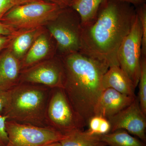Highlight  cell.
Returning <instances> with one entry per match:
<instances>
[{
	"label": "cell",
	"instance_id": "obj_1",
	"mask_svg": "<svg viewBox=\"0 0 146 146\" xmlns=\"http://www.w3.org/2000/svg\"><path fill=\"white\" fill-rule=\"evenodd\" d=\"M136 16L135 7L119 0H104L96 19L82 28L80 52L107 64L118 65L117 54Z\"/></svg>",
	"mask_w": 146,
	"mask_h": 146
},
{
	"label": "cell",
	"instance_id": "obj_2",
	"mask_svg": "<svg viewBox=\"0 0 146 146\" xmlns=\"http://www.w3.org/2000/svg\"><path fill=\"white\" fill-rule=\"evenodd\" d=\"M65 72L63 90L80 117L88 124L102 93L103 77L109 67L80 52L60 57Z\"/></svg>",
	"mask_w": 146,
	"mask_h": 146
},
{
	"label": "cell",
	"instance_id": "obj_3",
	"mask_svg": "<svg viewBox=\"0 0 146 146\" xmlns=\"http://www.w3.org/2000/svg\"><path fill=\"white\" fill-rule=\"evenodd\" d=\"M52 89L39 84H18L6 91L3 115L16 122L48 127L46 113Z\"/></svg>",
	"mask_w": 146,
	"mask_h": 146
},
{
	"label": "cell",
	"instance_id": "obj_4",
	"mask_svg": "<svg viewBox=\"0 0 146 146\" xmlns=\"http://www.w3.org/2000/svg\"><path fill=\"white\" fill-rule=\"evenodd\" d=\"M47 31L56 44L59 57L80 52L81 47V20L72 7L63 9L46 25Z\"/></svg>",
	"mask_w": 146,
	"mask_h": 146
},
{
	"label": "cell",
	"instance_id": "obj_5",
	"mask_svg": "<svg viewBox=\"0 0 146 146\" xmlns=\"http://www.w3.org/2000/svg\"><path fill=\"white\" fill-rule=\"evenodd\" d=\"M63 9L42 0L16 5L6 13L0 22L17 30L46 26L58 15Z\"/></svg>",
	"mask_w": 146,
	"mask_h": 146
},
{
	"label": "cell",
	"instance_id": "obj_6",
	"mask_svg": "<svg viewBox=\"0 0 146 146\" xmlns=\"http://www.w3.org/2000/svg\"><path fill=\"white\" fill-rule=\"evenodd\" d=\"M47 126L65 134L76 129L83 130L86 125L73 108L61 88L52 89L46 111Z\"/></svg>",
	"mask_w": 146,
	"mask_h": 146
},
{
	"label": "cell",
	"instance_id": "obj_7",
	"mask_svg": "<svg viewBox=\"0 0 146 146\" xmlns=\"http://www.w3.org/2000/svg\"><path fill=\"white\" fill-rule=\"evenodd\" d=\"M8 142L6 146H43L60 141L65 134L49 127H39L7 120Z\"/></svg>",
	"mask_w": 146,
	"mask_h": 146
},
{
	"label": "cell",
	"instance_id": "obj_8",
	"mask_svg": "<svg viewBox=\"0 0 146 146\" xmlns=\"http://www.w3.org/2000/svg\"><path fill=\"white\" fill-rule=\"evenodd\" d=\"M142 40V27L136 14L131 29L123 40L117 54L119 66L136 87L141 71Z\"/></svg>",
	"mask_w": 146,
	"mask_h": 146
},
{
	"label": "cell",
	"instance_id": "obj_9",
	"mask_svg": "<svg viewBox=\"0 0 146 146\" xmlns=\"http://www.w3.org/2000/svg\"><path fill=\"white\" fill-rule=\"evenodd\" d=\"M65 72L60 57L43 60L21 71L19 83H30L50 89H63Z\"/></svg>",
	"mask_w": 146,
	"mask_h": 146
},
{
	"label": "cell",
	"instance_id": "obj_10",
	"mask_svg": "<svg viewBox=\"0 0 146 146\" xmlns=\"http://www.w3.org/2000/svg\"><path fill=\"white\" fill-rule=\"evenodd\" d=\"M108 119L111 124L110 132L123 129L145 142L146 115L141 110L137 97L127 107Z\"/></svg>",
	"mask_w": 146,
	"mask_h": 146
},
{
	"label": "cell",
	"instance_id": "obj_11",
	"mask_svg": "<svg viewBox=\"0 0 146 146\" xmlns=\"http://www.w3.org/2000/svg\"><path fill=\"white\" fill-rule=\"evenodd\" d=\"M136 97L126 96L111 88L104 89L97 104L95 115L109 119L127 107Z\"/></svg>",
	"mask_w": 146,
	"mask_h": 146
},
{
	"label": "cell",
	"instance_id": "obj_12",
	"mask_svg": "<svg viewBox=\"0 0 146 146\" xmlns=\"http://www.w3.org/2000/svg\"><path fill=\"white\" fill-rule=\"evenodd\" d=\"M21 62L9 48L0 52V91H7L19 83Z\"/></svg>",
	"mask_w": 146,
	"mask_h": 146
},
{
	"label": "cell",
	"instance_id": "obj_13",
	"mask_svg": "<svg viewBox=\"0 0 146 146\" xmlns=\"http://www.w3.org/2000/svg\"><path fill=\"white\" fill-rule=\"evenodd\" d=\"M52 36L46 31L35 41L23 60H21L22 71L43 61L47 56L56 52L55 42H52Z\"/></svg>",
	"mask_w": 146,
	"mask_h": 146
},
{
	"label": "cell",
	"instance_id": "obj_14",
	"mask_svg": "<svg viewBox=\"0 0 146 146\" xmlns=\"http://www.w3.org/2000/svg\"><path fill=\"white\" fill-rule=\"evenodd\" d=\"M102 86L104 90L114 89L121 94L135 98L136 87L119 66L110 67L103 77Z\"/></svg>",
	"mask_w": 146,
	"mask_h": 146
},
{
	"label": "cell",
	"instance_id": "obj_15",
	"mask_svg": "<svg viewBox=\"0 0 146 146\" xmlns=\"http://www.w3.org/2000/svg\"><path fill=\"white\" fill-rule=\"evenodd\" d=\"M46 31L44 27L22 30L13 39L9 48L13 54L21 61L36 38Z\"/></svg>",
	"mask_w": 146,
	"mask_h": 146
},
{
	"label": "cell",
	"instance_id": "obj_16",
	"mask_svg": "<svg viewBox=\"0 0 146 146\" xmlns=\"http://www.w3.org/2000/svg\"><path fill=\"white\" fill-rule=\"evenodd\" d=\"M104 0H73L70 7L79 15L82 28L89 25L96 19Z\"/></svg>",
	"mask_w": 146,
	"mask_h": 146
},
{
	"label": "cell",
	"instance_id": "obj_17",
	"mask_svg": "<svg viewBox=\"0 0 146 146\" xmlns=\"http://www.w3.org/2000/svg\"><path fill=\"white\" fill-rule=\"evenodd\" d=\"M65 135V138L60 141L63 146H98L102 143L101 136L91 135L87 131L76 129Z\"/></svg>",
	"mask_w": 146,
	"mask_h": 146
},
{
	"label": "cell",
	"instance_id": "obj_18",
	"mask_svg": "<svg viewBox=\"0 0 146 146\" xmlns=\"http://www.w3.org/2000/svg\"><path fill=\"white\" fill-rule=\"evenodd\" d=\"M101 140L107 146H146L144 142L123 129H118L101 136Z\"/></svg>",
	"mask_w": 146,
	"mask_h": 146
},
{
	"label": "cell",
	"instance_id": "obj_19",
	"mask_svg": "<svg viewBox=\"0 0 146 146\" xmlns=\"http://www.w3.org/2000/svg\"><path fill=\"white\" fill-rule=\"evenodd\" d=\"M139 92L137 97L142 111L146 115V57L141 56V71L139 82Z\"/></svg>",
	"mask_w": 146,
	"mask_h": 146
},
{
	"label": "cell",
	"instance_id": "obj_20",
	"mask_svg": "<svg viewBox=\"0 0 146 146\" xmlns=\"http://www.w3.org/2000/svg\"><path fill=\"white\" fill-rule=\"evenodd\" d=\"M136 13L141 23L142 31L141 56L146 57V4L135 7Z\"/></svg>",
	"mask_w": 146,
	"mask_h": 146
},
{
	"label": "cell",
	"instance_id": "obj_21",
	"mask_svg": "<svg viewBox=\"0 0 146 146\" xmlns=\"http://www.w3.org/2000/svg\"><path fill=\"white\" fill-rule=\"evenodd\" d=\"M104 117L100 115H94L89 120L87 125L89 129L87 132L91 135L99 136L100 130L101 127L102 121Z\"/></svg>",
	"mask_w": 146,
	"mask_h": 146
},
{
	"label": "cell",
	"instance_id": "obj_22",
	"mask_svg": "<svg viewBox=\"0 0 146 146\" xmlns=\"http://www.w3.org/2000/svg\"><path fill=\"white\" fill-rule=\"evenodd\" d=\"M7 118L5 116H0V146H6L8 142V136L6 129V122Z\"/></svg>",
	"mask_w": 146,
	"mask_h": 146
},
{
	"label": "cell",
	"instance_id": "obj_23",
	"mask_svg": "<svg viewBox=\"0 0 146 146\" xmlns=\"http://www.w3.org/2000/svg\"><path fill=\"white\" fill-rule=\"evenodd\" d=\"M16 5L15 0H0V20L6 13Z\"/></svg>",
	"mask_w": 146,
	"mask_h": 146
},
{
	"label": "cell",
	"instance_id": "obj_24",
	"mask_svg": "<svg viewBox=\"0 0 146 146\" xmlns=\"http://www.w3.org/2000/svg\"><path fill=\"white\" fill-rule=\"evenodd\" d=\"M18 34L11 35H0V52H1L3 50L8 48L10 46V44H11V42H12L13 39Z\"/></svg>",
	"mask_w": 146,
	"mask_h": 146
},
{
	"label": "cell",
	"instance_id": "obj_25",
	"mask_svg": "<svg viewBox=\"0 0 146 146\" xmlns=\"http://www.w3.org/2000/svg\"><path fill=\"white\" fill-rule=\"evenodd\" d=\"M22 30H17L12 27L0 22V35H16Z\"/></svg>",
	"mask_w": 146,
	"mask_h": 146
},
{
	"label": "cell",
	"instance_id": "obj_26",
	"mask_svg": "<svg viewBox=\"0 0 146 146\" xmlns=\"http://www.w3.org/2000/svg\"><path fill=\"white\" fill-rule=\"evenodd\" d=\"M55 4L59 7L60 8L65 9L70 7L71 3L73 0H43Z\"/></svg>",
	"mask_w": 146,
	"mask_h": 146
},
{
	"label": "cell",
	"instance_id": "obj_27",
	"mask_svg": "<svg viewBox=\"0 0 146 146\" xmlns=\"http://www.w3.org/2000/svg\"><path fill=\"white\" fill-rule=\"evenodd\" d=\"M6 103V91H0V116L3 115Z\"/></svg>",
	"mask_w": 146,
	"mask_h": 146
},
{
	"label": "cell",
	"instance_id": "obj_28",
	"mask_svg": "<svg viewBox=\"0 0 146 146\" xmlns=\"http://www.w3.org/2000/svg\"><path fill=\"white\" fill-rule=\"evenodd\" d=\"M119 1L131 4L135 7L146 3V0H119Z\"/></svg>",
	"mask_w": 146,
	"mask_h": 146
},
{
	"label": "cell",
	"instance_id": "obj_29",
	"mask_svg": "<svg viewBox=\"0 0 146 146\" xmlns=\"http://www.w3.org/2000/svg\"><path fill=\"white\" fill-rule=\"evenodd\" d=\"M16 5H21L33 2L38 1L42 0H15Z\"/></svg>",
	"mask_w": 146,
	"mask_h": 146
},
{
	"label": "cell",
	"instance_id": "obj_30",
	"mask_svg": "<svg viewBox=\"0 0 146 146\" xmlns=\"http://www.w3.org/2000/svg\"><path fill=\"white\" fill-rule=\"evenodd\" d=\"M43 146H63L61 145V143L60 141H57V142H52V143H50L47 144Z\"/></svg>",
	"mask_w": 146,
	"mask_h": 146
},
{
	"label": "cell",
	"instance_id": "obj_31",
	"mask_svg": "<svg viewBox=\"0 0 146 146\" xmlns=\"http://www.w3.org/2000/svg\"><path fill=\"white\" fill-rule=\"evenodd\" d=\"M98 146H107L105 144H104V143H102L101 144H100Z\"/></svg>",
	"mask_w": 146,
	"mask_h": 146
}]
</instances>
